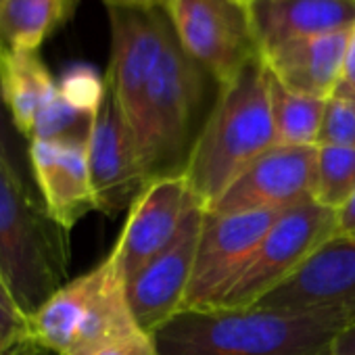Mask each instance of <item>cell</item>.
I'll list each match as a JSON object with an SVG mask.
<instances>
[{
    "mask_svg": "<svg viewBox=\"0 0 355 355\" xmlns=\"http://www.w3.org/2000/svg\"><path fill=\"white\" fill-rule=\"evenodd\" d=\"M349 324L343 311L218 307L178 311L153 336L161 355H330Z\"/></svg>",
    "mask_w": 355,
    "mask_h": 355,
    "instance_id": "6da1fadb",
    "label": "cell"
},
{
    "mask_svg": "<svg viewBox=\"0 0 355 355\" xmlns=\"http://www.w3.org/2000/svg\"><path fill=\"white\" fill-rule=\"evenodd\" d=\"M276 144L268 69L257 57L218 86L216 103L199 128L182 173L199 203L209 209L255 159Z\"/></svg>",
    "mask_w": 355,
    "mask_h": 355,
    "instance_id": "7a4b0ae2",
    "label": "cell"
},
{
    "mask_svg": "<svg viewBox=\"0 0 355 355\" xmlns=\"http://www.w3.org/2000/svg\"><path fill=\"white\" fill-rule=\"evenodd\" d=\"M209 73L182 49L173 26L146 86L134 140L146 180L182 173L199 134Z\"/></svg>",
    "mask_w": 355,
    "mask_h": 355,
    "instance_id": "3957f363",
    "label": "cell"
},
{
    "mask_svg": "<svg viewBox=\"0 0 355 355\" xmlns=\"http://www.w3.org/2000/svg\"><path fill=\"white\" fill-rule=\"evenodd\" d=\"M67 234L0 161V276L30 315L65 284Z\"/></svg>",
    "mask_w": 355,
    "mask_h": 355,
    "instance_id": "277c9868",
    "label": "cell"
},
{
    "mask_svg": "<svg viewBox=\"0 0 355 355\" xmlns=\"http://www.w3.org/2000/svg\"><path fill=\"white\" fill-rule=\"evenodd\" d=\"M36 340L57 355H92L138 330L115 255L65 282L32 313Z\"/></svg>",
    "mask_w": 355,
    "mask_h": 355,
    "instance_id": "5b68a950",
    "label": "cell"
},
{
    "mask_svg": "<svg viewBox=\"0 0 355 355\" xmlns=\"http://www.w3.org/2000/svg\"><path fill=\"white\" fill-rule=\"evenodd\" d=\"M334 236V211L315 201H305L282 211L211 309L255 307L263 297L291 280Z\"/></svg>",
    "mask_w": 355,
    "mask_h": 355,
    "instance_id": "8992f818",
    "label": "cell"
},
{
    "mask_svg": "<svg viewBox=\"0 0 355 355\" xmlns=\"http://www.w3.org/2000/svg\"><path fill=\"white\" fill-rule=\"evenodd\" d=\"M163 9L182 49L218 86L261 57L249 7L239 0H167Z\"/></svg>",
    "mask_w": 355,
    "mask_h": 355,
    "instance_id": "52a82bcc",
    "label": "cell"
},
{
    "mask_svg": "<svg viewBox=\"0 0 355 355\" xmlns=\"http://www.w3.org/2000/svg\"><path fill=\"white\" fill-rule=\"evenodd\" d=\"M199 205L184 173L155 178L142 189L111 249L125 284L175 241L187 218Z\"/></svg>",
    "mask_w": 355,
    "mask_h": 355,
    "instance_id": "ba28073f",
    "label": "cell"
},
{
    "mask_svg": "<svg viewBox=\"0 0 355 355\" xmlns=\"http://www.w3.org/2000/svg\"><path fill=\"white\" fill-rule=\"evenodd\" d=\"M282 211L218 216L205 211L193 278L180 311L211 309Z\"/></svg>",
    "mask_w": 355,
    "mask_h": 355,
    "instance_id": "9c48e42d",
    "label": "cell"
},
{
    "mask_svg": "<svg viewBox=\"0 0 355 355\" xmlns=\"http://www.w3.org/2000/svg\"><path fill=\"white\" fill-rule=\"evenodd\" d=\"M315 159L318 146L276 144L255 159L205 211L218 216L286 211L313 201Z\"/></svg>",
    "mask_w": 355,
    "mask_h": 355,
    "instance_id": "30bf717a",
    "label": "cell"
},
{
    "mask_svg": "<svg viewBox=\"0 0 355 355\" xmlns=\"http://www.w3.org/2000/svg\"><path fill=\"white\" fill-rule=\"evenodd\" d=\"M109 26L111 59L105 80L134 134L142 98L171 30V21L163 7H109Z\"/></svg>",
    "mask_w": 355,
    "mask_h": 355,
    "instance_id": "8fae6325",
    "label": "cell"
},
{
    "mask_svg": "<svg viewBox=\"0 0 355 355\" xmlns=\"http://www.w3.org/2000/svg\"><path fill=\"white\" fill-rule=\"evenodd\" d=\"M88 169L96 211L105 216L130 209L148 184L132 128L109 86L88 138Z\"/></svg>",
    "mask_w": 355,
    "mask_h": 355,
    "instance_id": "7c38bea8",
    "label": "cell"
},
{
    "mask_svg": "<svg viewBox=\"0 0 355 355\" xmlns=\"http://www.w3.org/2000/svg\"><path fill=\"white\" fill-rule=\"evenodd\" d=\"M203 222L205 207L199 205L191 211L175 241L125 284L132 313L144 332L155 334L182 309L195 270Z\"/></svg>",
    "mask_w": 355,
    "mask_h": 355,
    "instance_id": "4fadbf2b",
    "label": "cell"
},
{
    "mask_svg": "<svg viewBox=\"0 0 355 355\" xmlns=\"http://www.w3.org/2000/svg\"><path fill=\"white\" fill-rule=\"evenodd\" d=\"M255 307L293 311H343L355 320V241L334 236L282 286Z\"/></svg>",
    "mask_w": 355,
    "mask_h": 355,
    "instance_id": "5bb4252c",
    "label": "cell"
},
{
    "mask_svg": "<svg viewBox=\"0 0 355 355\" xmlns=\"http://www.w3.org/2000/svg\"><path fill=\"white\" fill-rule=\"evenodd\" d=\"M30 157L49 216L71 232L84 216L96 211L88 169V142L30 140Z\"/></svg>",
    "mask_w": 355,
    "mask_h": 355,
    "instance_id": "9a60e30c",
    "label": "cell"
},
{
    "mask_svg": "<svg viewBox=\"0 0 355 355\" xmlns=\"http://www.w3.org/2000/svg\"><path fill=\"white\" fill-rule=\"evenodd\" d=\"M349 38L351 30L288 40L261 53V61L284 88L326 101L343 82Z\"/></svg>",
    "mask_w": 355,
    "mask_h": 355,
    "instance_id": "2e32d148",
    "label": "cell"
},
{
    "mask_svg": "<svg viewBox=\"0 0 355 355\" xmlns=\"http://www.w3.org/2000/svg\"><path fill=\"white\" fill-rule=\"evenodd\" d=\"M259 55L288 40L355 28V0H251Z\"/></svg>",
    "mask_w": 355,
    "mask_h": 355,
    "instance_id": "e0dca14e",
    "label": "cell"
},
{
    "mask_svg": "<svg viewBox=\"0 0 355 355\" xmlns=\"http://www.w3.org/2000/svg\"><path fill=\"white\" fill-rule=\"evenodd\" d=\"M80 0H0V57L40 53Z\"/></svg>",
    "mask_w": 355,
    "mask_h": 355,
    "instance_id": "ac0fdd59",
    "label": "cell"
},
{
    "mask_svg": "<svg viewBox=\"0 0 355 355\" xmlns=\"http://www.w3.org/2000/svg\"><path fill=\"white\" fill-rule=\"evenodd\" d=\"M0 84L17 130L30 140L40 109L57 92V80L40 53H17L0 57Z\"/></svg>",
    "mask_w": 355,
    "mask_h": 355,
    "instance_id": "d6986e66",
    "label": "cell"
},
{
    "mask_svg": "<svg viewBox=\"0 0 355 355\" xmlns=\"http://www.w3.org/2000/svg\"><path fill=\"white\" fill-rule=\"evenodd\" d=\"M270 109L278 144L286 146H315L324 117V98L297 94L284 88L268 71Z\"/></svg>",
    "mask_w": 355,
    "mask_h": 355,
    "instance_id": "ffe728a7",
    "label": "cell"
},
{
    "mask_svg": "<svg viewBox=\"0 0 355 355\" xmlns=\"http://www.w3.org/2000/svg\"><path fill=\"white\" fill-rule=\"evenodd\" d=\"M355 193V148L318 146L313 201L336 211Z\"/></svg>",
    "mask_w": 355,
    "mask_h": 355,
    "instance_id": "44dd1931",
    "label": "cell"
},
{
    "mask_svg": "<svg viewBox=\"0 0 355 355\" xmlns=\"http://www.w3.org/2000/svg\"><path fill=\"white\" fill-rule=\"evenodd\" d=\"M92 113L80 111L73 105H69L59 88L53 94V98L40 109L30 140H55V142H88L92 123Z\"/></svg>",
    "mask_w": 355,
    "mask_h": 355,
    "instance_id": "7402d4cb",
    "label": "cell"
},
{
    "mask_svg": "<svg viewBox=\"0 0 355 355\" xmlns=\"http://www.w3.org/2000/svg\"><path fill=\"white\" fill-rule=\"evenodd\" d=\"M0 161H3L9 171L15 175V180L38 201H42L36 178H34V167H32V157H30V140L17 130L9 107L5 103L3 94V84H0Z\"/></svg>",
    "mask_w": 355,
    "mask_h": 355,
    "instance_id": "603a6c76",
    "label": "cell"
},
{
    "mask_svg": "<svg viewBox=\"0 0 355 355\" xmlns=\"http://www.w3.org/2000/svg\"><path fill=\"white\" fill-rule=\"evenodd\" d=\"M36 343L32 315L0 276V355H21Z\"/></svg>",
    "mask_w": 355,
    "mask_h": 355,
    "instance_id": "cb8c5ba5",
    "label": "cell"
},
{
    "mask_svg": "<svg viewBox=\"0 0 355 355\" xmlns=\"http://www.w3.org/2000/svg\"><path fill=\"white\" fill-rule=\"evenodd\" d=\"M57 88L69 105L96 115L107 92V80L88 63H73L63 69Z\"/></svg>",
    "mask_w": 355,
    "mask_h": 355,
    "instance_id": "d4e9b609",
    "label": "cell"
},
{
    "mask_svg": "<svg viewBox=\"0 0 355 355\" xmlns=\"http://www.w3.org/2000/svg\"><path fill=\"white\" fill-rule=\"evenodd\" d=\"M315 146L355 148V96L343 86H338L334 94L326 98Z\"/></svg>",
    "mask_w": 355,
    "mask_h": 355,
    "instance_id": "484cf974",
    "label": "cell"
},
{
    "mask_svg": "<svg viewBox=\"0 0 355 355\" xmlns=\"http://www.w3.org/2000/svg\"><path fill=\"white\" fill-rule=\"evenodd\" d=\"M92 355H161L155 343V336L144 332L142 328L101 347Z\"/></svg>",
    "mask_w": 355,
    "mask_h": 355,
    "instance_id": "4316f807",
    "label": "cell"
},
{
    "mask_svg": "<svg viewBox=\"0 0 355 355\" xmlns=\"http://www.w3.org/2000/svg\"><path fill=\"white\" fill-rule=\"evenodd\" d=\"M336 216V236L355 241V193L334 211Z\"/></svg>",
    "mask_w": 355,
    "mask_h": 355,
    "instance_id": "83f0119b",
    "label": "cell"
},
{
    "mask_svg": "<svg viewBox=\"0 0 355 355\" xmlns=\"http://www.w3.org/2000/svg\"><path fill=\"white\" fill-rule=\"evenodd\" d=\"M343 88H347L355 96V28L351 30L349 46H347V57H345V69H343Z\"/></svg>",
    "mask_w": 355,
    "mask_h": 355,
    "instance_id": "f1b7e54d",
    "label": "cell"
},
{
    "mask_svg": "<svg viewBox=\"0 0 355 355\" xmlns=\"http://www.w3.org/2000/svg\"><path fill=\"white\" fill-rule=\"evenodd\" d=\"M330 355H355V324H349L336 334L330 345Z\"/></svg>",
    "mask_w": 355,
    "mask_h": 355,
    "instance_id": "f546056e",
    "label": "cell"
},
{
    "mask_svg": "<svg viewBox=\"0 0 355 355\" xmlns=\"http://www.w3.org/2000/svg\"><path fill=\"white\" fill-rule=\"evenodd\" d=\"M103 3L109 7H132V9H157V7H165L167 0H103Z\"/></svg>",
    "mask_w": 355,
    "mask_h": 355,
    "instance_id": "4dcf8cb0",
    "label": "cell"
},
{
    "mask_svg": "<svg viewBox=\"0 0 355 355\" xmlns=\"http://www.w3.org/2000/svg\"><path fill=\"white\" fill-rule=\"evenodd\" d=\"M36 355H57V353H53V351H49L46 347H42V349H40V351H38Z\"/></svg>",
    "mask_w": 355,
    "mask_h": 355,
    "instance_id": "1f68e13d",
    "label": "cell"
},
{
    "mask_svg": "<svg viewBox=\"0 0 355 355\" xmlns=\"http://www.w3.org/2000/svg\"><path fill=\"white\" fill-rule=\"evenodd\" d=\"M239 3H243V5H249V3H251V0H239Z\"/></svg>",
    "mask_w": 355,
    "mask_h": 355,
    "instance_id": "d6a6232c",
    "label": "cell"
}]
</instances>
